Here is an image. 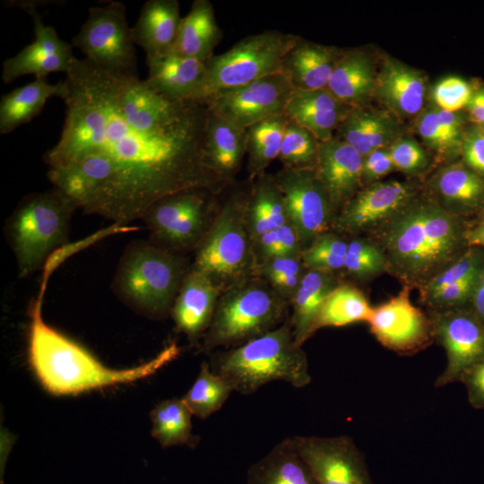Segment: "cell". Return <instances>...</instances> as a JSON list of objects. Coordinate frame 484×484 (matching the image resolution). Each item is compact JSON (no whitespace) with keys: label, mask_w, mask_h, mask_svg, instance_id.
I'll return each instance as SVG.
<instances>
[{"label":"cell","mask_w":484,"mask_h":484,"mask_svg":"<svg viewBox=\"0 0 484 484\" xmlns=\"http://www.w3.org/2000/svg\"><path fill=\"white\" fill-rule=\"evenodd\" d=\"M64 82V125L43 159L76 209L126 226L163 197L229 185L205 161L203 102L169 99L87 58L76 57Z\"/></svg>","instance_id":"cell-1"},{"label":"cell","mask_w":484,"mask_h":484,"mask_svg":"<svg viewBox=\"0 0 484 484\" xmlns=\"http://www.w3.org/2000/svg\"><path fill=\"white\" fill-rule=\"evenodd\" d=\"M468 227L436 202L414 199L375 233L387 270L405 286L420 289L468 248Z\"/></svg>","instance_id":"cell-2"},{"label":"cell","mask_w":484,"mask_h":484,"mask_svg":"<svg viewBox=\"0 0 484 484\" xmlns=\"http://www.w3.org/2000/svg\"><path fill=\"white\" fill-rule=\"evenodd\" d=\"M46 287L30 307L29 360L43 387L55 395L78 394L146 377L177 356L180 348L168 345L149 362L128 369H111L88 350L46 324L41 308Z\"/></svg>","instance_id":"cell-3"},{"label":"cell","mask_w":484,"mask_h":484,"mask_svg":"<svg viewBox=\"0 0 484 484\" xmlns=\"http://www.w3.org/2000/svg\"><path fill=\"white\" fill-rule=\"evenodd\" d=\"M210 367L234 392L244 395L273 381H284L297 388L311 382L307 355L295 343L290 324L215 353Z\"/></svg>","instance_id":"cell-4"},{"label":"cell","mask_w":484,"mask_h":484,"mask_svg":"<svg viewBox=\"0 0 484 484\" xmlns=\"http://www.w3.org/2000/svg\"><path fill=\"white\" fill-rule=\"evenodd\" d=\"M187 272L175 252L153 242L135 241L119 261L112 290L135 311L160 317L171 311Z\"/></svg>","instance_id":"cell-5"},{"label":"cell","mask_w":484,"mask_h":484,"mask_svg":"<svg viewBox=\"0 0 484 484\" xmlns=\"http://www.w3.org/2000/svg\"><path fill=\"white\" fill-rule=\"evenodd\" d=\"M77 210L70 198L56 187L25 196L5 228L20 278L45 266L67 245L70 220Z\"/></svg>","instance_id":"cell-6"},{"label":"cell","mask_w":484,"mask_h":484,"mask_svg":"<svg viewBox=\"0 0 484 484\" xmlns=\"http://www.w3.org/2000/svg\"><path fill=\"white\" fill-rule=\"evenodd\" d=\"M286 299L259 282H242L218 299L203 349L234 348L275 328Z\"/></svg>","instance_id":"cell-7"},{"label":"cell","mask_w":484,"mask_h":484,"mask_svg":"<svg viewBox=\"0 0 484 484\" xmlns=\"http://www.w3.org/2000/svg\"><path fill=\"white\" fill-rule=\"evenodd\" d=\"M299 36L264 30L246 36L228 51L206 60V74L200 101L226 89L281 73L282 60Z\"/></svg>","instance_id":"cell-8"},{"label":"cell","mask_w":484,"mask_h":484,"mask_svg":"<svg viewBox=\"0 0 484 484\" xmlns=\"http://www.w3.org/2000/svg\"><path fill=\"white\" fill-rule=\"evenodd\" d=\"M249 193L234 194L226 202L198 245L193 267L218 285L239 280L251 267L252 242L246 225Z\"/></svg>","instance_id":"cell-9"},{"label":"cell","mask_w":484,"mask_h":484,"mask_svg":"<svg viewBox=\"0 0 484 484\" xmlns=\"http://www.w3.org/2000/svg\"><path fill=\"white\" fill-rule=\"evenodd\" d=\"M72 44L85 58L115 73L138 76L132 28L123 3L109 1L104 6H92Z\"/></svg>","instance_id":"cell-10"},{"label":"cell","mask_w":484,"mask_h":484,"mask_svg":"<svg viewBox=\"0 0 484 484\" xmlns=\"http://www.w3.org/2000/svg\"><path fill=\"white\" fill-rule=\"evenodd\" d=\"M209 194L212 193L192 188L154 203L141 219L150 229L152 242L173 252L198 246L204 236Z\"/></svg>","instance_id":"cell-11"},{"label":"cell","mask_w":484,"mask_h":484,"mask_svg":"<svg viewBox=\"0 0 484 484\" xmlns=\"http://www.w3.org/2000/svg\"><path fill=\"white\" fill-rule=\"evenodd\" d=\"M293 88L282 73L221 90L203 103L217 117L244 129L264 119L284 114Z\"/></svg>","instance_id":"cell-12"},{"label":"cell","mask_w":484,"mask_h":484,"mask_svg":"<svg viewBox=\"0 0 484 484\" xmlns=\"http://www.w3.org/2000/svg\"><path fill=\"white\" fill-rule=\"evenodd\" d=\"M274 177L282 194L290 223L302 246L326 232L333 205L315 169H282Z\"/></svg>","instance_id":"cell-13"},{"label":"cell","mask_w":484,"mask_h":484,"mask_svg":"<svg viewBox=\"0 0 484 484\" xmlns=\"http://www.w3.org/2000/svg\"><path fill=\"white\" fill-rule=\"evenodd\" d=\"M434 339L445 349L446 367L435 382L443 387L484 359V325L469 306L429 311Z\"/></svg>","instance_id":"cell-14"},{"label":"cell","mask_w":484,"mask_h":484,"mask_svg":"<svg viewBox=\"0 0 484 484\" xmlns=\"http://www.w3.org/2000/svg\"><path fill=\"white\" fill-rule=\"evenodd\" d=\"M318 484H374L366 459L349 436H292Z\"/></svg>","instance_id":"cell-15"},{"label":"cell","mask_w":484,"mask_h":484,"mask_svg":"<svg viewBox=\"0 0 484 484\" xmlns=\"http://www.w3.org/2000/svg\"><path fill=\"white\" fill-rule=\"evenodd\" d=\"M367 324L371 333L384 347L402 355L420 351L434 340L430 317L411 303L407 286L373 307Z\"/></svg>","instance_id":"cell-16"},{"label":"cell","mask_w":484,"mask_h":484,"mask_svg":"<svg viewBox=\"0 0 484 484\" xmlns=\"http://www.w3.org/2000/svg\"><path fill=\"white\" fill-rule=\"evenodd\" d=\"M9 3L12 6L25 10L31 17L35 39L3 62V82L8 83L28 74L46 78L50 73H67L76 56L73 54L72 46L61 39L53 27L44 24L37 9L39 4L34 1Z\"/></svg>","instance_id":"cell-17"},{"label":"cell","mask_w":484,"mask_h":484,"mask_svg":"<svg viewBox=\"0 0 484 484\" xmlns=\"http://www.w3.org/2000/svg\"><path fill=\"white\" fill-rule=\"evenodd\" d=\"M414 199V187L407 182H376L356 193L344 204L333 224L337 229L350 233L376 231Z\"/></svg>","instance_id":"cell-18"},{"label":"cell","mask_w":484,"mask_h":484,"mask_svg":"<svg viewBox=\"0 0 484 484\" xmlns=\"http://www.w3.org/2000/svg\"><path fill=\"white\" fill-rule=\"evenodd\" d=\"M220 286L209 276L192 267L186 273L171 308L176 327L191 342L203 337L219 296Z\"/></svg>","instance_id":"cell-19"},{"label":"cell","mask_w":484,"mask_h":484,"mask_svg":"<svg viewBox=\"0 0 484 484\" xmlns=\"http://www.w3.org/2000/svg\"><path fill=\"white\" fill-rule=\"evenodd\" d=\"M363 157L340 138L320 142L315 165L333 207L346 203L362 183Z\"/></svg>","instance_id":"cell-20"},{"label":"cell","mask_w":484,"mask_h":484,"mask_svg":"<svg viewBox=\"0 0 484 484\" xmlns=\"http://www.w3.org/2000/svg\"><path fill=\"white\" fill-rule=\"evenodd\" d=\"M146 63L149 71L145 82L156 92L175 100L200 101L206 61L169 52L146 56Z\"/></svg>","instance_id":"cell-21"},{"label":"cell","mask_w":484,"mask_h":484,"mask_svg":"<svg viewBox=\"0 0 484 484\" xmlns=\"http://www.w3.org/2000/svg\"><path fill=\"white\" fill-rule=\"evenodd\" d=\"M343 52L299 37L282 60L281 73L295 91L327 89Z\"/></svg>","instance_id":"cell-22"},{"label":"cell","mask_w":484,"mask_h":484,"mask_svg":"<svg viewBox=\"0 0 484 484\" xmlns=\"http://www.w3.org/2000/svg\"><path fill=\"white\" fill-rule=\"evenodd\" d=\"M350 108L327 89L294 90L284 115L311 132L319 142H324L333 137V132Z\"/></svg>","instance_id":"cell-23"},{"label":"cell","mask_w":484,"mask_h":484,"mask_svg":"<svg viewBox=\"0 0 484 484\" xmlns=\"http://www.w3.org/2000/svg\"><path fill=\"white\" fill-rule=\"evenodd\" d=\"M438 204L447 212L465 219L484 214V177L454 163L442 168L433 179Z\"/></svg>","instance_id":"cell-24"},{"label":"cell","mask_w":484,"mask_h":484,"mask_svg":"<svg viewBox=\"0 0 484 484\" xmlns=\"http://www.w3.org/2000/svg\"><path fill=\"white\" fill-rule=\"evenodd\" d=\"M180 22L177 0H149L132 27L133 40L146 56L168 54L175 45Z\"/></svg>","instance_id":"cell-25"},{"label":"cell","mask_w":484,"mask_h":484,"mask_svg":"<svg viewBox=\"0 0 484 484\" xmlns=\"http://www.w3.org/2000/svg\"><path fill=\"white\" fill-rule=\"evenodd\" d=\"M203 151L208 167L230 184L246 154V129L208 110Z\"/></svg>","instance_id":"cell-26"},{"label":"cell","mask_w":484,"mask_h":484,"mask_svg":"<svg viewBox=\"0 0 484 484\" xmlns=\"http://www.w3.org/2000/svg\"><path fill=\"white\" fill-rule=\"evenodd\" d=\"M375 91L394 113L409 117L418 114L422 108L426 84L417 70L387 58L376 79Z\"/></svg>","instance_id":"cell-27"},{"label":"cell","mask_w":484,"mask_h":484,"mask_svg":"<svg viewBox=\"0 0 484 484\" xmlns=\"http://www.w3.org/2000/svg\"><path fill=\"white\" fill-rule=\"evenodd\" d=\"M340 139L354 147L362 157L375 150L390 147L398 140L399 125L385 111L351 107L337 128Z\"/></svg>","instance_id":"cell-28"},{"label":"cell","mask_w":484,"mask_h":484,"mask_svg":"<svg viewBox=\"0 0 484 484\" xmlns=\"http://www.w3.org/2000/svg\"><path fill=\"white\" fill-rule=\"evenodd\" d=\"M222 39L212 4L209 0H194L188 13L181 18L172 53L206 61Z\"/></svg>","instance_id":"cell-29"},{"label":"cell","mask_w":484,"mask_h":484,"mask_svg":"<svg viewBox=\"0 0 484 484\" xmlns=\"http://www.w3.org/2000/svg\"><path fill=\"white\" fill-rule=\"evenodd\" d=\"M66 93L65 82L49 83L46 78L35 80L2 96L0 100V134H7L29 123L43 109L52 97L63 99Z\"/></svg>","instance_id":"cell-30"},{"label":"cell","mask_w":484,"mask_h":484,"mask_svg":"<svg viewBox=\"0 0 484 484\" xmlns=\"http://www.w3.org/2000/svg\"><path fill=\"white\" fill-rule=\"evenodd\" d=\"M246 484H318L307 462L287 437L247 471Z\"/></svg>","instance_id":"cell-31"},{"label":"cell","mask_w":484,"mask_h":484,"mask_svg":"<svg viewBox=\"0 0 484 484\" xmlns=\"http://www.w3.org/2000/svg\"><path fill=\"white\" fill-rule=\"evenodd\" d=\"M289 222L282 194L274 177L259 175L250 188L246 210V225L255 245L264 234Z\"/></svg>","instance_id":"cell-32"},{"label":"cell","mask_w":484,"mask_h":484,"mask_svg":"<svg viewBox=\"0 0 484 484\" xmlns=\"http://www.w3.org/2000/svg\"><path fill=\"white\" fill-rule=\"evenodd\" d=\"M376 79L369 56L361 50L343 52L327 90L350 107H360L376 90Z\"/></svg>","instance_id":"cell-33"},{"label":"cell","mask_w":484,"mask_h":484,"mask_svg":"<svg viewBox=\"0 0 484 484\" xmlns=\"http://www.w3.org/2000/svg\"><path fill=\"white\" fill-rule=\"evenodd\" d=\"M330 272L308 270L291 299L293 313L290 325L297 345L302 344L313 335V325L328 294L336 287Z\"/></svg>","instance_id":"cell-34"},{"label":"cell","mask_w":484,"mask_h":484,"mask_svg":"<svg viewBox=\"0 0 484 484\" xmlns=\"http://www.w3.org/2000/svg\"><path fill=\"white\" fill-rule=\"evenodd\" d=\"M373 307L365 295L350 285H337L326 297L313 325V334L324 327L368 323Z\"/></svg>","instance_id":"cell-35"},{"label":"cell","mask_w":484,"mask_h":484,"mask_svg":"<svg viewBox=\"0 0 484 484\" xmlns=\"http://www.w3.org/2000/svg\"><path fill=\"white\" fill-rule=\"evenodd\" d=\"M192 416L182 399L162 401L150 412L151 435L163 447L187 445L194 448L199 438L192 433Z\"/></svg>","instance_id":"cell-36"},{"label":"cell","mask_w":484,"mask_h":484,"mask_svg":"<svg viewBox=\"0 0 484 484\" xmlns=\"http://www.w3.org/2000/svg\"><path fill=\"white\" fill-rule=\"evenodd\" d=\"M288 120L289 118L281 114L246 128L247 170L251 179L264 173L269 164L279 157Z\"/></svg>","instance_id":"cell-37"},{"label":"cell","mask_w":484,"mask_h":484,"mask_svg":"<svg viewBox=\"0 0 484 484\" xmlns=\"http://www.w3.org/2000/svg\"><path fill=\"white\" fill-rule=\"evenodd\" d=\"M232 392L231 385L203 362L197 378L181 399L193 415L207 419L220 410Z\"/></svg>","instance_id":"cell-38"},{"label":"cell","mask_w":484,"mask_h":484,"mask_svg":"<svg viewBox=\"0 0 484 484\" xmlns=\"http://www.w3.org/2000/svg\"><path fill=\"white\" fill-rule=\"evenodd\" d=\"M483 265L484 248L468 246L459 258L419 289L420 298L426 305L440 292L458 286L470 276L478 273Z\"/></svg>","instance_id":"cell-39"},{"label":"cell","mask_w":484,"mask_h":484,"mask_svg":"<svg viewBox=\"0 0 484 484\" xmlns=\"http://www.w3.org/2000/svg\"><path fill=\"white\" fill-rule=\"evenodd\" d=\"M319 143L311 132L289 119L278 159L284 169H315Z\"/></svg>","instance_id":"cell-40"},{"label":"cell","mask_w":484,"mask_h":484,"mask_svg":"<svg viewBox=\"0 0 484 484\" xmlns=\"http://www.w3.org/2000/svg\"><path fill=\"white\" fill-rule=\"evenodd\" d=\"M348 242L341 237L324 232L317 236L301 252L306 268L333 273L344 268Z\"/></svg>","instance_id":"cell-41"},{"label":"cell","mask_w":484,"mask_h":484,"mask_svg":"<svg viewBox=\"0 0 484 484\" xmlns=\"http://www.w3.org/2000/svg\"><path fill=\"white\" fill-rule=\"evenodd\" d=\"M301 256H282L267 259L259 265L258 272L284 299L291 300L305 274Z\"/></svg>","instance_id":"cell-42"},{"label":"cell","mask_w":484,"mask_h":484,"mask_svg":"<svg viewBox=\"0 0 484 484\" xmlns=\"http://www.w3.org/2000/svg\"><path fill=\"white\" fill-rule=\"evenodd\" d=\"M344 268L359 279L377 276L387 270V260L381 247L365 238L348 242Z\"/></svg>","instance_id":"cell-43"},{"label":"cell","mask_w":484,"mask_h":484,"mask_svg":"<svg viewBox=\"0 0 484 484\" xmlns=\"http://www.w3.org/2000/svg\"><path fill=\"white\" fill-rule=\"evenodd\" d=\"M472 90L463 79L450 76L441 80L432 91L436 107L449 112H458L466 108Z\"/></svg>","instance_id":"cell-44"},{"label":"cell","mask_w":484,"mask_h":484,"mask_svg":"<svg viewBox=\"0 0 484 484\" xmlns=\"http://www.w3.org/2000/svg\"><path fill=\"white\" fill-rule=\"evenodd\" d=\"M394 169L408 174L421 172L428 164V158L422 147L411 138H399L389 147Z\"/></svg>","instance_id":"cell-45"},{"label":"cell","mask_w":484,"mask_h":484,"mask_svg":"<svg viewBox=\"0 0 484 484\" xmlns=\"http://www.w3.org/2000/svg\"><path fill=\"white\" fill-rule=\"evenodd\" d=\"M417 128L428 146L443 155L452 157L436 107L428 108L419 114Z\"/></svg>","instance_id":"cell-46"},{"label":"cell","mask_w":484,"mask_h":484,"mask_svg":"<svg viewBox=\"0 0 484 484\" xmlns=\"http://www.w3.org/2000/svg\"><path fill=\"white\" fill-rule=\"evenodd\" d=\"M460 153L463 164L484 177V130L480 126L463 134Z\"/></svg>","instance_id":"cell-47"},{"label":"cell","mask_w":484,"mask_h":484,"mask_svg":"<svg viewBox=\"0 0 484 484\" xmlns=\"http://www.w3.org/2000/svg\"><path fill=\"white\" fill-rule=\"evenodd\" d=\"M301 246L299 236L289 221L275 229V243L265 260L273 257L301 256L303 250Z\"/></svg>","instance_id":"cell-48"},{"label":"cell","mask_w":484,"mask_h":484,"mask_svg":"<svg viewBox=\"0 0 484 484\" xmlns=\"http://www.w3.org/2000/svg\"><path fill=\"white\" fill-rule=\"evenodd\" d=\"M394 169L389 147L373 151L363 158L362 182H374Z\"/></svg>","instance_id":"cell-49"},{"label":"cell","mask_w":484,"mask_h":484,"mask_svg":"<svg viewBox=\"0 0 484 484\" xmlns=\"http://www.w3.org/2000/svg\"><path fill=\"white\" fill-rule=\"evenodd\" d=\"M460 382L465 385L470 404L484 409V359L466 370Z\"/></svg>","instance_id":"cell-50"},{"label":"cell","mask_w":484,"mask_h":484,"mask_svg":"<svg viewBox=\"0 0 484 484\" xmlns=\"http://www.w3.org/2000/svg\"><path fill=\"white\" fill-rule=\"evenodd\" d=\"M469 307L484 325V265L479 273Z\"/></svg>","instance_id":"cell-51"},{"label":"cell","mask_w":484,"mask_h":484,"mask_svg":"<svg viewBox=\"0 0 484 484\" xmlns=\"http://www.w3.org/2000/svg\"><path fill=\"white\" fill-rule=\"evenodd\" d=\"M466 108L476 125L484 127V89L472 92Z\"/></svg>","instance_id":"cell-52"},{"label":"cell","mask_w":484,"mask_h":484,"mask_svg":"<svg viewBox=\"0 0 484 484\" xmlns=\"http://www.w3.org/2000/svg\"><path fill=\"white\" fill-rule=\"evenodd\" d=\"M468 246H479L484 248V216L474 224H469L466 231Z\"/></svg>","instance_id":"cell-53"},{"label":"cell","mask_w":484,"mask_h":484,"mask_svg":"<svg viewBox=\"0 0 484 484\" xmlns=\"http://www.w3.org/2000/svg\"><path fill=\"white\" fill-rule=\"evenodd\" d=\"M0 484H4L3 479L0 480Z\"/></svg>","instance_id":"cell-54"},{"label":"cell","mask_w":484,"mask_h":484,"mask_svg":"<svg viewBox=\"0 0 484 484\" xmlns=\"http://www.w3.org/2000/svg\"><path fill=\"white\" fill-rule=\"evenodd\" d=\"M481 127V126H480ZM484 130V127H481Z\"/></svg>","instance_id":"cell-55"},{"label":"cell","mask_w":484,"mask_h":484,"mask_svg":"<svg viewBox=\"0 0 484 484\" xmlns=\"http://www.w3.org/2000/svg\"><path fill=\"white\" fill-rule=\"evenodd\" d=\"M484 216V214L482 215V217Z\"/></svg>","instance_id":"cell-56"}]
</instances>
